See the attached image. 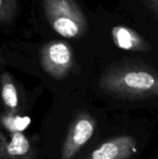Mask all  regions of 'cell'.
<instances>
[{
    "mask_svg": "<svg viewBox=\"0 0 158 159\" xmlns=\"http://www.w3.org/2000/svg\"><path fill=\"white\" fill-rule=\"evenodd\" d=\"M100 88L107 94L129 100L158 97V71L142 62L123 61L104 72Z\"/></svg>",
    "mask_w": 158,
    "mask_h": 159,
    "instance_id": "cell-1",
    "label": "cell"
},
{
    "mask_svg": "<svg viewBox=\"0 0 158 159\" xmlns=\"http://www.w3.org/2000/svg\"><path fill=\"white\" fill-rule=\"evenodd\" d=\"M45 11L52 28L67 38H80L88 30L87 18L74 0H44Z\"/></svg>",
    "mask_w": 158,
    "mask_h": 159,
    "instance_id": "cell-2",
    "label": "cell"
},
{
    "mask_svg": "<svg viewBox=\"0 0 158 159\" xmlns=\"http://www.w3.org/2000/svg\"><path fill=\"white\" fill-rule=\"evenodd\" d=\"M41 63L44 70L49 75L55 79H61L66 76L73 66V50L65 42H50L42 50Z\"/></svg>",
    "mask_w": 158,
    "mask_h": 159,
    "instance_id": "cell-3",
    "label": "cell"
},
{
    "mask_svg": "<svg viewBox=\"0 0 158 159\" xmlns=\"http://www.w3.org/2000/svg\"><path fill=\"white\" fill-rule=\"evenodd\" d=\"M95 127L96 121L90 115L87 113L77 115L66 135L61 151V159L74 158L91 139Z\"/></svg>",
    "mask_w": 158,
    "mask_h": 159,
    "instance_id": "cell-4",
    "label": "cell"
},
{
    "mask_svg": "<svg viewBox=\"0 0 158 159\" xmlns=\"http://www.w3.org/2000/svg\"><path fill=\"white\" fill-rule=\"evenodd\" d=\"M34 145L24 134L0 131V159H34Z\"/></svg>",
    "mask_w": 158,
    "mask_h": 159,
    "instance_id": "cell-5",
    "label": "cell"
},
{
    "mask_svg": "<svg viewBox=\"0 0 158 159\" xmlns=\"http://www.w3.org/2000/svg\"><path fill=\"white\" fill-rule=\"evenodd\" d=\"M136 141L130 136L111 139L92 152L88 159H126L135 153Z\"/></svg>",
    "mask_w": 158,
    "mask_h": 159,
    "instance_id": "cell-6",
    "label": "cell"
},
{
    "mask_svg": "<svg viewBox=\"0 0 158 159\" xmlns=\"http://www.w3.org/2000/svg\"><path fill=\"white\" fill-rule=\"evenodd\" d=\"M112 37L115 45L121 49L135 52H147L151 49L149 43L138 32L124 25L114 26Z\"/></svg>",
    "mask_w": 158,
    "mask_h": 159,
    "instance_id": "cell-7",
    "label": "cell"
},
{
    "mask_svg": "<svg viewBox=\"0 0 158 159\" xmlns=\"http://www.w3.org/2000/svg\"><path fill=\"white\" fill-rule=\"evenodd\" d=\"M1 95L3 103L7 109V113L16 115L18 112L17 89L11 77L7 74H4L1 78Z\"/></svg>",
    "mask_w": 158,
    "mask_h": 159,
    "instance_id": "cell-8",
    "label": "cell"
},
{
    "mask_svg": "<svg viewBox=\"0 0 158 159\" xmlns=\"http://www.w3.org/2000/svg\"><path fill=\"white\" fill-rule=\"evenodd\" d=\"M31 120L27 116H20L18 115L7 113L0 117L2 127L7 132H21L30 124Z\"/></svg>",
    "mask_w": 158,
    "mask_h": 159,
    "instance_id": "cell-9",
    "label": "cell"
},
{
    "mask_svg": "<svg viewBox=\"0 0 158 159\" xmlns=\"http://www.w3.org/2000/svg\"><path fill=\"white\" fill-rule=\"evenodd\" d=\"M158 21V0H142Z\"/></svg>",
    "mask_w": 158,
    "mask_h": 159,
    "instance_id": "cell-10",
    "label": "cell"
},
{
    "mask_svg": "<svg viewBox=\"0 0 158 159\" xmlns=\"http://www.w3.org/2000/svg\"><path fill=\"white\" fill-rule=\"evenodd\" d=\"M3 4H4V0H0V9L2 8V7H3Z\"/></svg>",
    "mask_w": 158,
    "mask_h": 159,
    "instance_id": "cell-11",
    "label": "cell"
}]
</instances>
